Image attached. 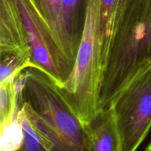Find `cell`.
Returning <instances> with one entry per match:
<instances>
[{"label": "cell", "mask_w": 151, "mask_h": 151, "mask_svg": "<svg viewBox=\"0 0 151 151\" xmlns=\"http://www.w3.org/2000/svg\"><path fill=\"white\" fill-rule=\"evenodd\" d=\"M100 16V0H88L75 65L67 80L58 86L68 104L86 127H90L103 111L100 100L103 67Z\"/></svg>", "instance_id": "3"}, {"label": "cell", "mask_w": 151, "mask_h": 151, "mask_svg": "<svg viewBox=\"0 0 151 151\" xmlns=\"http://www.w3.org/2000/svg\"><path fill=\"white\" fill-rule=\"evenodd\" d=\"M151 59V0H131L118 22L102 83V110Z\"/></svg>", "instance_id": "2"}, {"label": "cell", "mask_w": 151, "mask_h": 151, "mask_svg": "<svg viewBox=\"0 0 151 151\" xmlns=\"http://www.w3.org/2000/svg\"><path fill=\"white\" fill-rule=\"evenodd\" d=\"M19 119L23 129V141L16 151H50L38 133L33 128L27 119L19 112Z\"/></svg>", "instance_id": "11"}, {"label": "cell", "mask_w": 151, "mask_h": 151, "mask_svg": "<svg viewBox=\"0 0 151 151\" xmlns=\"http://www.w3.org/2000/svg\"><path fill=\"white\" fill-rule=\"evenodd\" d=\"M24 72V103L21 113L50 151H92L90 127L81 122L58 86L36 68Z\"/></svg>", "instance_id": "1"}, {"label": "cell", "mask_w": 151, "mask_h": 151, "mask_svg": "<svg viewBox=\"0 0 151 151\" xmlns=\"http://www.w3.org/2000/svg\"><path fill=\"white\" fill-rule=\"evenodd\" d=\"M23 136L19 117L1 125V151L17 150L23 141Z\"/></svg>", "instance_id": "10"}, {"label": "cell", "mask_w": 151, "mask_h": 151, "mask_svg": "<svg viewBox=\"0 0 151 151\" xmlns=\"http://www.w3.org/2000/svg\"><path fill=\"white\" fill-rule=\"evenodd\" d=\"M145 151H151V143L148 146H147V147H146V149L145 150Z\"/></svg>", "instance_id": "12"}, {"label": "cell", "mask_w": 151, "mask_h": 151, "mask_svg": "<svg viewBox=\"0 0 151 151\" xmlns=\"http://www.w3.org/2000/svg\"><path fill=\"white\" fill-rule=\"evenodd\" d=\"M6 55L32 62L26 27L16 0H0V57Z\"/></svg>", "instance_id": "6"}, {"label": "cell", "mask_w": 151, "mask_h": 151, "mask_svg": "<svg viewBox=\"0 0 151 151\" xmlns=\"http://www.w3.org/2000/svg\"><path fill=\"white\" fill-rule=\"evenodd\" d=\"M88 0H61V46L69 60L75 65L85 24Z\"/></svg>", "instance_id": "7"}, {"label": "cell", "mask_w": 151, "mask_h": 151, "mask_svg": "<svg viewBox=\"0 0 151 151\" xmlns=\"http://www.w3.org/2000/svg\"><path fill=\"white\" fill-rule=\"evenodd\" d=\"M106 109L114 119L117 150L137 151L151 128V59L115 94Z\"/></svg>", "instance_id": "4"}, {"label": "cell", "mask_w": 151, "mask_h": 151, "mask_svg": "<svg viewBox=\"0 0 151 151\" xmlns=\"http://www.w3.org/2000/svg\"><path fill=\"white\" fill-rule=\"evenodd\" d=\"M26 27L35 68L58 86L67 80L74 64L69 60L32 0H16Z\"/></svg>", "instance_id": "5"}, {"label": "cell", "mask_w": 151, "mask_h": 151, "mask_svg": "<svg viewBox=\"0 0 151 151\" xmlns=\"http://www.w3.org/2000/svg\"><path fill=\"white\" fill-rule=\"evenodd\" d=\"M92 151H118L116 131L109 109L102 111L90 125Z\"/></svg>", "instance_id": "8"}, {"label": "cell", "mask_w": 151, "mask_h": 151, "mask_svg": "<svg viewBox=\"0 0 151 151\" xmlns=\"http://www.w3.org/2000/svg\"><path fill=\"white\" fill-rule=\"evenodd\" d=\"M32 1L50 27L59 45L63 50L61 46V27H60L61 0H32Z\"/></svg>", "instance_id": "9"}]
</instances>
